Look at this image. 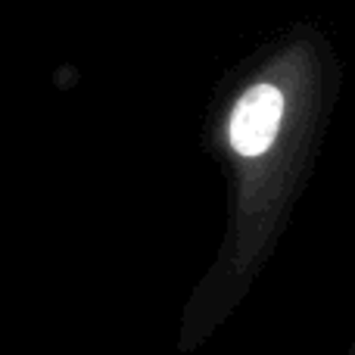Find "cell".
Segmentation results:
<instances>
[{"label": "cell", "mask_w": 355, "mask_h": 355, "mask_svg": "<svg viewBox=\"0 0 355 355\" xmlns=\"http://www.w3.org/2000/svg\"><path fill=\"white\" fill-rule=\"evenodd\" d=\"M340 85V56L312 22L290 25L221 81L209 153L225 175V231L181 309L178 355L202 349L271 265L312 178Z\"/></svg>", "instance_id": "obj_1"}, {"label": "cell", "mask_w": 355, "mask_h": 355, "mask_svg": "<svg viewBox=\"0 0 355 355\" xmlns=\"http://www.w3.org/2000/svg\"><path fill=\"white\" fill-rule=\"evenodd\" d=\"M346 355H355V340L349 343V349H346Z\"/></svg>", "instance_id": "obj_2"}]
</instances>
